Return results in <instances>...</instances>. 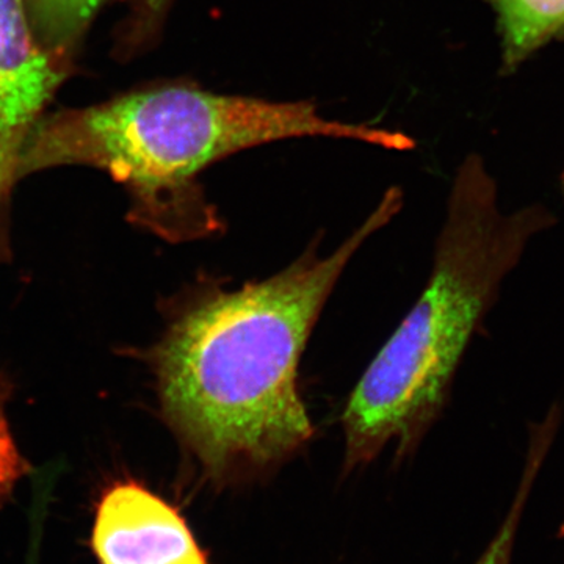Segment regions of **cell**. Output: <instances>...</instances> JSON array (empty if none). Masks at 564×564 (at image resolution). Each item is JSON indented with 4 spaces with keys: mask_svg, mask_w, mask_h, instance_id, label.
I'll return each mask as SVG.
<instances>
[{
    "mask_svg": "<svg viewBox=\"0 0 564 564\" xmlns=\"http://www.w3.org/2000/svg\"><path fill=\"white\" fill-rule=\"evenodd\" d=\"M44 51L73 65L82 40L107 0H22Z\"/></svg>",
    "mask_w": 564,
    "mask_h": 564,
    "instance_id": "52a82bcc",
    "label": "cell"
},
{
    "mask_svg": "<svg viewBox=\"0 0 564 564\" xmlns=\"http://www.w3.org/2000/svg\"><path fill=\"white\" fill-rule=\"evenodd\" d=\"M91 547L99 564H209L177 508L133 480L102 492Z\"/></svg>",
    "mask_w": 564,
    "mask_h": 564,
    "instance_id": "5b68a950",
    "label": "cell"
},
{
    "mask_svg": "<svg viewBox=\"0 0 564 564\" xmlns=\"http://www.w3.org/2000/svg\"><path fill=\"white\" fill-rule=\"evenodd\" d=\"M9 395V384L0 378V508L9 502L14 489L29 470V464L18 448L7 419Z\"/></svg>",
    "mask_w": 564,
    "mask_h": 564,
    "instance_id": "30bf717a",
    "label": "cell"
},
{
    "mask_svg": "<svg viewBox=\"0 0 564 564\" xmlns=\"http://www.w3.org/2000/svg\"><path fill=\"white\" fill-rule=\"evenodd\" d=\"M560 538H562V541L564 543V521H563L562 527H560Z\"/></svg>",
    "mask_w": 564,
    "mask_h": 564,
    "instance_id": "8fae6325",
    "label": "cell"
},
{
    "mask_svg": "<svg viewBox=\"0 0 564 564\" xmlns=\"http://www.w3.org/2000/svg\"><path fill=\"white\" fill-rule=\"evenodd\" d=\"M73 70L40 46L22 0H0V196L17 181L25 137Z\"/></svg>",
    "mask_w": 564,
    "mask_h": 564,
    "instance_id": "277c9868",
    "label": "cell"
},
{
    "mask_svg": "<svg viewBox=\"0 0 564 564\" xmlns=\"http://www.w3.org/2000/svg\"><path fill=\"white\" fill-rule=\"evenodd\" d=\"M552 440H554V429L551 425L541 426L536 436L532 437L524 474H522L521 481H519L518 491L511 500L502 524L494 534L491 543L486 545L484 554L474 564H513L514 547L518 543L521 522L524 519L534 481L538 480V475H540L541 467H543Z\"/></svg>",
    "mask_w": 564,
    "mask_h": 564,
    "instance_id": "ba28073f",
    "label": "cell"
},
{
    "mask_svg": "<svg viewBox=\"0 0 564 564\" xmlns=\"http://www.w3.org/2000/svg\"><path fill=\"white\" fill-rule=\"evenodd\" d=\"M543 204L505 209L480 155L456 172L430 280L345 404V470L389 444L413 454L447 403L456 369L527 248L554 226Z\"/></svg>",
    "mask_w": 564,
    "mask_h": 564,
    "instance_id": "3957f363",
    "label": "cell"
},
{
    "mask_svg": "<svg viewBox=\"0 0 564 564\" xmlns=\"http://www.w3.org/2000/svg\"><path fill=\"white\" fill-rule=\"evenodd\" d=\"M402 207V191L389 188L332 254L315 240L267 280L225 289L202 278L174 304L150 364L163 421L204 480H261L313 440L299 386L304 348L352 256Z\"/></svg>",
    "mask_w": 564,
    "mask_h": 564,
    "instance_id": "6da1fadb",
    "label": "cell"
},
{
    "mask_svg": "<svg viewBox=\"0 0 564 564\" xmlns=\"http://www.w3.org/2000/svg\"><path fill=\"white\" fill-rule=\"evenodd\" d=\"M128 13L115 31L113 54L131 61L150 51L162 36L174 0H126Z\"/></svg>",
    "mask_w": 564,
    "mask_h": 564,
    "instance_id": "9c48e42d",
    "label": "cell"
},
{
    "mask_svg": "<svg viewBox=\"0 0 564 564\" xmlns=\"http://www.w3.org/2000/svg\"><path fill=\"white\" fill-rule=\"evenodd\" d=\"M302 137L415 147L403 132L326 120L313 102L217 95L172 82L43 115L22 144L17 180L55 166H95L128 188L137 225L169 242H196L225 231L199 174L248 148Z\"/></svg>",
    "mask_w": 564,
    "mask_h": 564,
    "instance_id": "7a4b0ae2",
    "label": "cell"
},
{
    "mask_svg": "<svg viewBox=\"0 0 564 564\" xmlns=\"http://www.w3.org/2000/svg\"><path fill=\"white\" fill-rule=\"evenodd\" d=\"M496 14L503 76L564 33V0H484Z\"/></svg>",
    "mask_w": 564,
    "mask_h": 564,
    "instance_id": "8992f818",
    "label": "cell"
}]
</instances>
